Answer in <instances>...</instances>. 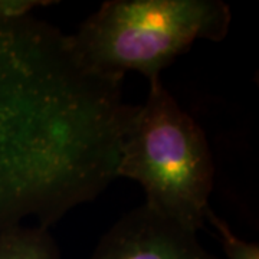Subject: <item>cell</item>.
<instances>
[{
  "label": "cell",
  "mask_w": 259,
  "mask_h": 259,
  "mask_svg": "<svg viewBox=\"0 0 259 259\" xmlns=\"http://www.w3.org/2000/svg\"><path fill=\"white\" fill-rule=\"evenodd\" d=\"M137 108L61 29L0 16V229L26 218L49 228L102 193Z\"/></svg>",
  "instance_id": "obj_1"
},
{
  "label": "cell",
  "mask_w": 259,
  "mask_h": 259,
  "mask_svg": "<svg viewBox=\"0 0 259 259\" xmlns=\"http://www.w3.org/2000/svg\"><path fill=\"white\" fill-rule=\"evenodd\" d=\"M148 82L147 100L121 146L117 179L137 182L150 210L197 232L210 209L212 151L202 127L167 91L161 76Z\"/></svg>",
  "instance_id": "obj_2"
},
{
  "label": "cell",
  "mask_w": 259,
  "mask_h": 259,
  "mask_svg": "<svg viewBox=\"0 0 259 259\" xmlns=\"http://www.w3.org/2000/svg\"><path fill=\"white\" fill-rule=\"evenodd\" d=\"M231 20L221 0H111L85 19L69 42L90 71L120 79L136 71L151 81L196 40L221 42Z\"/></svg>",
  "instance_id": "obj_3"
},
{
  "label": "cell",
  "mask_w": 259,
  "mask_h": 259,
  "mask_svg": "<svg viewBox=\"0 0 259 259\" xmlns=\"http://www.w3.org/2000/svg\"><path fill=\"white\" fill-rule=\"evenodd\" d=\"M90 259H221L197 232L168 221L146 204L125 213L98 242Z\"/></svg>",
  "instance_id": "obj_4"
},
{
  "label": "cell",
  "mask_w": 259,
  "mask_h": 259,
  "mask_svg": "<svg viewBox=\"0 0 259 259\" xmlns=\"http://www.w3.org/2000/svg\"><path fill=\"white\" fill-rule=\"evenodd\" d=\"M0 259H59L55 239L44 226L0 229Z\"/></svg>",
  "instance_id": "obj_5"
},
{
  "label": "cell",
  "mask_w": 259,
  "mask_h": 259,
  "mask_svg": "<svg viewBox=\"0 0 259 259\" xmlns=\"http://www.w3.org/2000/svg\"><path fill=\"white\" fill-rule=\"evenodd\" d=\"M206 222L210 223L218 232L225 259H259L258 242H246L236 236L231 226L213 212L212 207L206 213Z\"/></svg>",
  "instance_id": "obj_6"
},
{
  "label": "cell",
  "mask_w": 259,
  "mask_h": 259,
  "mask_svg": "<svg viewBox=\"0 0 259 259\" xmlns=\"http://www.w3.org/2000/svg\"><path fill=\"white\" fill-rule=\"evenodd\" d=\"M55 2H37V0H0V16L8 19H20L30 16L32 10L39 6L54 5Z\"/></svg>",
  "instance_id": "obj_7"
}]
</instances>
